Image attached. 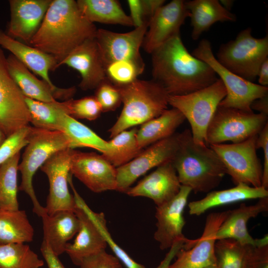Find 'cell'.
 Wrapping results in <instances>:
<instances>
[{
  "label": "cell",
  "instance_id": "6da1fadb",
  "mask_svg": "<svg viewBox=\"0 0 268 268\" xmlns=\"http://www.w3.org/2000/svg\"><path fill=\"white\" fill-rule=\"evenodd\" d=\"M151 55L152 80L169 95H184L207 87L218 78L206 63L185 47L180 34L157 48Z\"/></svg>",
  "mask_w": 268,
  "mask_h": 268
},
{
  "label": "cell",
  "instance_id": "7a4b0ae2",
  "mask_svg": "<svg viewBox=\"0 0 268 268\" xmlns=\"http://www.w3.org/2000/svg\"><path fill=\"white\" fill-rule=\"evenodd\" d=\"M97 30L76 0H52L29 45L53 56L58 65L85 41L95 38Z\"/></svg>",
  "mask_w": 268,
  "mask_h": 268
},
{
  "label": "cell",
  "instance_id": "3957f363",
  "mask_svg": "<svg viewBox=\"0 0 268 268\" xmlns=\"http://www.w3.org/2000/svg\"><path fill=\"white\" fill-rule=\"evenodd\" d=\"M172 162L181 185L195 193L211 191L226 174L216 152L209 146L196 143L189 129L181 133L180 146Z\"/></svg>",
  "mask_w": 268,
  "mask_h": 268
},
{
  "label": "cell",
  "instance_id": "277c9868",
  "mask_svg": "<svg viewBox=\"0 0 268 268\" xmlns=\"http://www.w3.org/2000/svg\"><path fill=\"white\" fill-rule=\"evenodd\" d=\"M123 108L116 123L108 130L112 138L160 115L168 109L169 95L159 84L151 79L138 78L123 86H117Z\"/></svg>",
  "mask_w": 268,
  "mask_h": 268
},
{
  "label": "cell",
  "instance_id": "5b68a950",
  "mask_svg": "<svg viewBox=\"0 0 268 268\" xmlns=\"http://www.w3.org/2000/svg\"><path fill=\"white\" fill-rule=\"evenodd\" d=\"M67 148L72 149L71 143L63 132L31 127L28 143L18 166L21 176L18 189L29 196L33 204V211L40 217L47 212L37 198L33 186V178L37 170L51 156Z\"/></svg>",
  "mask_w": 268,
  "mask_h": 268
},
{
  "label": "cell",
  "instance_id": "8992f818",
  "mask_svg": "<svg viewBox=\"0 0 268 268\" xmlns=\"http://www.w3.org/2000/svg\"><path fill=\"white\" fill-rule=\"evenodd\" d=\"M227 69L242 78L254 82L260 67L268 58V36L257 38L248 27L236 38L219 47L215 57Z\"/></svg>",
  "mask_w": 268,
  "mask_h": 268
},
{
  "label": "cell",
  "instance_id": "52a82bcc",
  "mask_svg": "<svg viewBox=\"0 0 268 268\" xmlns=\"http://www.w3.org/2000/svg\"><path fill=\"white\" fill-rule=\"evenodd\" d=\"M226 95L225 87L218 78L210 85L190 94L169 95L168 104L179 110L188 120L194 141L200 145H206L207 128Z\"/></svg>",
  "mask_w": 268,
  "mask_h": 268
},
{
  "label": "cell",
  "instance_id": "ba28073f",
  "mask_svg": "<svg viewBox=\"0 0 268 268\" xmlns=\"http://www.w3.org/2000/svg\"><path fill=\"white\" fill-rule=\"evenodd\" d=\"M191 54L209 65L223 82L226 95L219 106L253 112L252 103L268 94V87L244 79L221 65L214 56L208 40H201Z\"/></svg>",
  "mask_w": 268,
  "mask_h": 268
},
{
  "label": "cell",
  "instance_id": "9c48e42d",
  "mask_svg": "<svg viewBox=\"0 0 268 268\" xmlns=\"http://www.w3.org/2000/svg\"><path fill=\"white\" fill-rule=\"evenodd\" d=\"M267 123V115L218 106L207 128L205 143H239L257 135Z\"/></svg>",
  "mask_w": 268,
  "mask_h": 268
},
{
  "label": "cell",
  "instance_id": "30bf717a",
  "mask_svg": "<svg viewBox=\"0 0 268 268\" xmlns=\"http://www.w3.org/2000/svg\"><path fill=\"white\" fill-rule=\"evenodd\" d=\"M258 134L239 143L209 145L221 160L226 174L235 185L243 183L262 187L263 166L256 147Z\"/></svg>",
  "mask_w": 268,
  "mask_h": 268
},
{
  "label": "cell",
  "instance_id": "8fae6325",
  "mask_svg": "<svg viewBox=\"0 0 268 268\" xmlns=\"http://www.w3.org/2000/svg\"><path fill=\"white\" fill-rule=\"evenodd\" d=\"M181 133L156 142L128 163L116 168V191L125 193L140 176L150 169L172 162L180 146Z\"/></svg>",
  "mask_w": 268,
  "mask_h": 268
},
{
  "label": "cell",
  "instance_id": "7c38bea8",
  "mask_svg": "<svg viewBox=\"0 0 268 268\" xmlns=\"http://www.w3.org/2000/svg\"><path fill=\"white\" fill-rule=\"evenodd\" d=\"M30 123L25 96L10 73L0 47V130L7 137Z\"/></svg>",
  "mask_w": 268,
  "mask_h": 268
},
{
  "label": "cell",
  "instance_id": "4fadbf2b",
  "mask_svg": "<svg viewBox=\"0 0 268 268\" xmlns=\"http://www.w3.org/2000/svg\"><path fill=\"white\" fill-rule=\"evenodd\" d=\"M72 149L67 148L55 153L40 168L47 175L49 183L45 206L49 215L60 211H75L76 204L68 188Z\"/></svg>",
  "mask_w": 268,
  "mask_h": 268
},
{
  "label": "cell",
  "instance_id": "5bb4252c",
  "mask_svg": "<svg viewBox=\"0 0 268 268\" xmlns=\"http://www.w3.org/2000/svg\"><path fill=\"white\" fill-rule=\"evenodd\" d=\"M70 173L93 192L116 191V168L102 154L72 149Z\"/></svg>",
  "mask_w": 268,
  "mask_h": 268
},
{
  "label": "cell",
  "instance_id": "9a60e30c",
  "mask_svg": "<svg viewBox=\"0 0 268 268\" xmlns=\"http://www.w3.org/2000/svg\"><path fill=\"white\" fill-rule=\"evenodd\" d=\"M148 26L144 24L126 33L97 29L95 39L104 67L121 61L144 62L139 50Z\"/></svg>",
  "mask_w": 268,
  "mask_h": 268
},
{
  "label": "cell",
  "instance_id": "2e32d148",
  "mask_svg": "<svg viewBox=\"0 0 268 268\" xmlns=\"http://www.w3.org/2000/svg\"><path fill=\"white\" fill-rule=\"evenodd\" d=\"M227 213L228 211H225L209 214L201 236L196 239L195 243L190 248L181 249L175 257V261L169 268H205L216 266V234Z\"/></svg>",
  "mask_w": 268,
  "mask_h": 268
},
{
  "label": "cell",
  "instance_id": "e0dca14e",
  "mask_svg": "<svg viewBox=\"0 0 268 268\" xmlns=\"http://www.w3.org/2000/svg\"><path fill=\"white\" fill-rule=\"evenodd\" d=\"M191 192L190 188L181 186L176 196L156 207V230L154 238L161 250L170 249L177 241L188 240L183 233L186 223L184 211Z\"/></svg>",
  "mask_w": 268,
  "mask_h": 268
},
{
  "label": "cell",
  "instance_id": "ac0fdd59",
  "mask_svg": "<svg viewBox=\"0 0 268 268\" xmlns=\"http://www.w3.org/2000/svg\"><path fill=\"white\" fill-rule=\"evenodd\" d=\"M189 17L185 0H173L163 5L150 19L141 47L151 54L171 38L180 34L181 26Z\"/></svg>",
  "mask_w": 268,
  "mask_h": 268
},
{
  "label": "cell",
  "instance_id": "d6986e66",
  "mask_svg": "<svg viewBox=\"0 0 268 268\" xmlns=\"http://www.w3.org/2000/svg\"><path fill=\"white\" fill-rule=\"evenodd\" d=\"M68 184L73 193L76 204L74 212L80 226L73 242L67 244L65 253L73 264L79 266L84 258L105 250L107 244L98 226L83 206L82 198L75 189L72 179L68 180Z\"/></svg>",
  "mask_w": 268,
  "mask_h": 268
},
{
  "label": "cell",
  "instance_id": "ffe728a7",
  "mask_svg": "<svg viewBox=\"0 0 268 268\" xmlns=\"http://www.w3.org/2000/svg\"><path fill=\"white\" fill-rule=\"evenodd\" d=\"M63 65L77 70L80 74L78 86L82 90L96 89L107 80L95 38L89 39L73 50L57 68Z\"/></svg>",
  "mask_w": 268,
  "mask_h": 268
},
{
  "label": "cell",
  "instance_id": "44dd1931",
  "mask_svg": "<svg viewBox=\"0 0 268 268\" xmlns=\"http://www.w3.org/2000/svg\"><path fill=\"white\" fill-rule=\"evenodd\" d=\"M52 0H10V19L7 27L10 37L27 45L38 31Z\"/></svg>",
  "mask_w": 268,
  "mask_h": 268
},
{
  "label": "cell",
  "instance_id": "7402d4cb",
  "mask_svg": "<svg viewBox=\"0 0 268 268\" xmlns=\"http://www.w3.org/2000/svg\"><path fill=\"white\" fill-rule=\"evenodd\" d=\"M181 186L172 162H169L157 167L125 193L131 197L149 198L157 206L176 196Z\"/></svg>",
  "mask_w": 268,
  "mask_h": 268
},
{
  "label": "cell",
  "instance_id": "603a6c76",
  "mask_svg": "<svg viewBox=\"0 0 268 268\" xmlns=\"http://www.w3.org/2000/svg\"><path fill=\"white\" fill-rule=\"evenodd\" d=\"M8 70L23 95L39 101L53 102L57 99L64 101L72 99L76 92L74 86L54 89L49 84L36 77L13 55L6 57Z\"/></svg>",
  "mask_w": 268,
  "mask_h": 268
},
{
  "label": "cell",
  "instance_id": "cb8c5ba5",
  "mask_svg": "<svg viewBox=\"0 0 268 268\" xmlns=\"http://www.w3.org/2000/svg\"><path fill=\"white\" fill-rule=\"evenodd\" d=\"M0 47L9 52L29 70L38 75L54 89L55 86L49 75L50 71L57 69L58 62L52 55L22 43L0 29Z\"/></svg>",
  "mask_w": 268,
  "mask_h": 268
},
{
  "label": "cell",
  "instance_id": "d4e9b609",
  "mask_svg": "<svg viewBox=\"0 0 268 268\" xmlns=\"http://www.w3.org/2000/svg\"><path fill=\"white\" fill-rule=\"evenodd\" d=\"M268 210V197H265L260 199L255 204L248 205L242 203L238 208L228 210L216 232V240L232 239L242 245L255 246V239L248 232L247 223L250 219Z\"/></svg>",
  "mask_w": 268,
  "mask_h": 268
},
{
  "label": "cell",
  "instance_id": "484cf974",
  "mask_svg": "<svg viewBox=\"0 0 268 268\" xmlns=\"http://www.w3.org/2000/svg\"><path fill=\"white\" fill-rule=\"evenodd\" d=\"M43 239L53 253L59 256L65 253L68 241L78 232L80 223L75 213L60 211L52 215L47 213L41 217Z\"/></svg>",
  "mask_w": 268,
  "mask_h": 268
},
{
  "label": "cell",
  "instance_id": "4316f807",
  "mask_svg": "<svg viewBox=\"0 0 268 268\" xmlns=\"http://www.w3.org/2000/svg\"><path fill=\"white\" fill-rule=\"evenodd\" d=\"M265 197H268V190L263 187H254L241 183L228 189L211 191L203 198L190 202L189 212L190 215L199 216L213 207Z\"/></svg>",
  "mask_w": 268,
  "mask_h": 268
},
{
  "label": "cell",
  "instance_id": "83f0119b",
  "mask_svg": "<svg viewBox=\"0 0 268 268\" xmlns=\"http://www.w3.org/2000/svg\"><path fill=\"white\" fill-rule=\"evenodd\" d=\"M190 12L192 27L191 37L198 40L217 22H235L236 15L226 9L218 0H193L185 1Z\"/></svg>",
  "mask_w": 268,
  "mask_h": 268
},
{
  "label": "cell",
  "instance_id": "f1b7e54d",
  "mask_svg": "<svg viewBox=\"0 0 268 268\" xmlns=\"http://www.w3.org/2000/svg\"><path fill=\"white\" fill-rule=\"evenodd\" d=\"M185 120L178 109H166L159 116L141 125L136 133L138 146L143 149L172 135Z\"/></svg>",
  "mask_w": 268,
  "mask_h": 268
},
{
  "label": "cell",
  "instance_id": "f546056e",
  "mask_svg": "<svg viewBox=\"0 0 268 268\" xmlns=\"http://www.w3.org/2000/svg\"><path fill=\"white\" fill-rule=\"evenodd\" d=\"M78 6L91 22L134 26L130 16L116 0H77Z\"/></svg>",
  "mask_w": 268,
  "mask_h": 268
},
{
  "label": "cell",
  "instance_id": "4dcf8cb0",
  "mask_svg": "<svg viewBox=\"0 0 268 268\" xmlns=\"http://www.w3.org/2000/svg\"><path fill=\"white\" fill-rule=\"evenodd\" d=\"M34 229L24 210L0 209V244L31 242Z\"/></svg>",
  "mask_w": 268,
  "mask_h": 268
},
{
  "label": "cell",
  "instance_id": "1f68e13d",
  "mask_svg": "<svg viewBox=\"0 0 268 268\" xmlns=\"http://www.w3.org/2000/svg\"><path fill=\"white\" fill-rule=\"evenodd\" d=\"M59 131L65 133L70 139L71 148L89 147L104 154L111 149L108 141L97 135L86 125L65 113L59 119Z\"/></svg>",
  "mask_w": 268,
  "mask_h": 268
},
{
  "label": "cell",
  "instance_id": "d6a6232c",
  "mask_svg": "<svg viewBox=\"0 0 268 268\" xmlns=\"http://www.w3.org/2000/svg\"><path fill=\"white\" fill-rule=\"evenodd\" d=\"M25 100L30 114V123L34 127L59 131L61 115L63 113L68 115L67 100L45 102L26 97Z\"/></svg>",
  "mask_w": 268,
  "mask_h": 268
},
{
  "label": "cell",
  "instance_id": "836d02e7",
  "mask_svg": "<svg viewBox=\"0 0 268 268\" xmlns=\"http://www.w3.org/2000/svg\"><path fill=\"white\" fill-rule=\"evenodd\" d=\"M137 131L136 128L123 131L108 141L111 149L102 155L115 168L128 163L143 150L138 146Z\"/></svg>",
  "mask_w": 268,
  "mask_h": 268
},
{
  "label": "cell",
  "instance_id": "e575fe53",
  "mask_svg": "<svg viewBox=\"0 0 268 268\" xmlns=\"http://www.w3.org/2000/svg\"><path fill=\"white\" fill-rule=\"evenodd\" d=\"M18 152L0 165V209H19L17 199Z\"/></svg>",
  "mask_w": 268,
  "mask_h": 268
},
{
  "label": "cell",
  "instance_id": "d590c367",
  "mask_svg": "<svg viewBox=\"0 0 268 268\" xmlns=\"http://www.w3.org/2000/svg\"><path fill=\"white\" fill-rule=\"evenodd\" d=\"M44 262L26 243L0 244V268H40Z\"/></svg>",
  "mask_w": 268,
  "mask_h": 268
},
{
  "label": "cell",
  "instance_id": "8d00e7d4",
  "mask_svg": "<svg viewBox=\"0 0 268 268\" xmlns=\"http://www.w3.org/2000/svg\"><path fill=\"white\" fill-rule=\"evenodd\" d=\"M247 245L232 239L216 240L215 254L217 268H242Z\"/></svg>",
  "mask_w": 268,
  "mask_h": 268
},
{
  "label": "cell",
  "instance_id": "74e56055",
  "mask_svg": "<svg viewBox=\"0 0 268 268\" xmlns=\"http://www.w3.org/2000/svg\"><path fill=\"white\" fill-rule=\"evenodd\" d=\"M144 62L130 60L114 62L105 67L107 79L116 86L128 84L137 79L144 69Z\"/></svg>",
  "mask_w": 268,
  "mask_h": 268
},
{
  "label": "cell",
  "instance_id": "f35d334b",
  "mask_svg": "<svg viewBox=\"0 0 268 268\" xmlns=\"http://www.w3.org/2000/svg\"><path fill=\"white\" fill-rule=\"evenodd\" d=\"M82 200L83 206L100 228L107 246L110 247L115 256L119 259L121 262L127 268H145L143 265L137 263L133 260L126 252L114 241L107 228V221L104 214L103 212L93 211L87 205L84 201Z\"/></svg>",
  "mask_w": 268,
  "mask_h": 268
},
{
  "label": "cell",
  "instance_id": "ab89813d",
  "mask_svg": "<svg viewBox=\"0 0 268 268\" xmlns=\"http://www.w3.org/2000/svg\"><path fill=\"white\" fill-rule=\"evenodd\" d=\"M68 115L77 119L89 121L97 119L102 112L101 107L94 96L79 99L67 100Z\"/></svg>",
  "mask_w": 268,
  "mask_h": 268
},
{
  "label": "cell",
  "instance_id": "60d3db41",
  "mask_svg": "<svg viewBox=\"0 0 268 268\" xmlns=\"http://www.w3.org/2000/svg\"><path fill=\"white\" fill-rule=\"evenodd\" d=\"M30 130L28 126L6 137L0 146V165L27 145Z\"/></svg>",
  "mask_w": 268,
  "mask_h": 268
},
{
  "label": "cell",
  "instance_id": "b9f144b4",
  "mask_svg": "<svg viewBox=\"0 0 268 268\" xmlns=\"http://www.w3.org/2000/svg\"><path fill=\"white\" fill-rule=\"evenodd\" d=\"M94 96L99 103L102 112L114 111L122 103V97L118 87L108 80L97 87Z\"/></svg>",
  "mask_w": 268,
  "mask_h": 268
},
{
  "label": "cell",
  "instance_id": "7bdbcfd3",
  "mask_svg": "<svg viewBox=\"0 0 268 268\" xmlns=\"http://www.w3.org/2000/svg\"><path fill=\"white\" fill-rule=\"evenodd\" d=\"M78 267L79 268H124L119 259L105 250L84 258Z\"/></svg>",
  "mask_w": 268,
  "mask_h": 268
},
{
  "label": "cell",
  "instance_id": "ee69618b",
  "mask_svg": "<svg viewBox=\"0 0 268 268\" xmlns=\"http://www.w3.org/2000/svg\"><path fill=\"white\" fill-rule=\"evenodd\" d=\"M242 268H268V246L247 245Z\"/></svg>",
  "mask_w": 268,
  "mask_h": 268
},
{
  "label": "cell",
  "instance_id": "f6af8a7d",
  "mask_svg": "<svg viewBox=\"0 0 268 268\" xmlns=\"http://www.w3.org/2000/svg\"><path fill=\"white\" fill-rule=\"evenodd\" d=\"M257 149L262 148L264 152V164L262 187L268 189V123L258 134L256 142Z\"/></svg>",
  "mask_w": 268,
  "mask_h": 268
},
{
  "label": "cell",
  "instance_id": "bcb514c9",
  "mask_svg": "<svg viewBox=\"0 0 268 268\" xmlns=\"http://www.w3.org/2000/svg\"><path fill=\"white\" fill-rule=\"evenodd\" d=\"M127 3L130 11L129 16L134 28L140 27L146 23L149 24L146 18L142 0H128Z\"/></svg>",
  "mask_w": 268,
  "mask_h": 268
},
{
  "label": "cell",
  "instance_id": "7dc6e473",
  "mask_svg": "<svg viewBox=\"0 0 268 268\" xmlns=\"http://www.w3.org/2000/svg\"><path fill=\"white\" fill-rule=\"evenodd\" d=\"M193 240H179L176 241L169 249L163 260L155 268H169L177 254L182 248L192 244Z\"/></svg>",
  "mask_w": 268,
  "mask_h": 268
},
{
  "label": "cell",
  "instance_id": "c3c4849f",
  "mask_svg": "<svg viewBox=\"0 0 268 268\" xmlns=\"http://www.w3.org/2000/svg\"><path fill=\"white\" fill-rule=\"evenodd\" d=\"M40 251L48 268H66L59 257L53 253L48 245L44 241H42Z\"/></svg>",
  "mask_w": 268,
  "mask_h": 268
},
{
  "label": "cell",
  "instance_id": "681fc988",
  "mask_svg": "<svg viewBox=\"0 0 268 268\" xmlns=\"http://www.w3.org/2000/svg\"><path fill=\"white\" fill-rule=\"evenodd\" d=\"M251 108L257 111L259 113L268 115V94L255 100L251 105Z\"/></svg>",
  "mask_w": 268,
  "mask_h": 268
},
{
  "label": "cell",
  "instance_id": "f907efd6",
  "mask_svg": "<svg viewBox=\"0 0 268 268\" xmlns=\"http://www.w3.org/2000/svg\"><path fill=\"white\" fill-rule=\"evenodd\" d=\"M257 77H258L259 84L268 87V58L261 66Z\"/></svg>",
  "mask_w": 268,
  "mask_h": 268
},
{
  "label": "cell",
  "instance_id": "816d5d0a",
  "mask_svg": "<svg viewBox=\"0 0 268 268\" xmlns=\"http://www.w3.org/2000/svg\"><path fill=\"white\" fill-rule=\"evenodd\" d=\"M268 246V236L266 234L264 237L260 239H255V246L256 247H263Z\"/></svg>",
  "mask_w": 268,
  "mask_h": 268
},
{
  "label": "cell",
  "instance_id": "f5cc1de1",
  "mask_svg": "<svg viewBox=\"0 0 268 268\" xmlns=\"http://www.w3.org/2000/svg\"><path fill=\"white\" fill-rule=\"evenodd\" d=\"M219 2L228 11L230 10L234 3V0H219Z\"/></svg>",
  "mask_w": 268,
  "mask_h": 268
},
{
  "label": "cell",
  "instance_id": "db71d44e",
  "mask_svg": "<svg viewBox=\"0 0 268 268\" xmlns=\"http://www.w3.org/2000/svg\"><path fill=\"white\" fill-rule=\"evenodd\" d=\"M6 138L5 134L0 130V146L4 142V141Z\"/></svg>",
  "mask_w": 268,
  "mask_h": 268
},
{
  "label": "cell",
  "instance_id": "11a10c76",
  "mask_svg": "<svg viewBox=\"0 0 268 268\" xmlns=\"http://www.w3.org/2000/svg\"><path fill=\"white\" fill-rule=\"evenodd\" d=\"M205 268H216V266H209V267H206Z\"/></svg>",
  "mask_w": 268,
  "mask_h": 268
}]
</instances>
